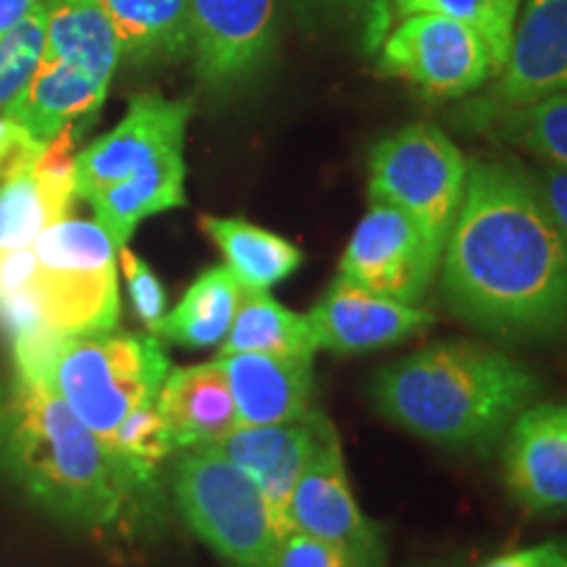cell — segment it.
<instances>
[{
  "instance_id": "obj_1",
  "label": "cell",
  "mask_w": 567,
  "mask_h": 567,
  "mask_svg": "<svg viewBox=\"0 0 567 567\" xmlns=\"http://www.w3.org/2000/svg\"><path fill=\"white\" fill-rule=\"evenodd\" d=\"M439 266L444 300L463 321L502 337L567 331V243L517 163L467 161Z\"/></svg>"
},
{
  "instance_id": "obj_2",
  "label": "cell",
  "mask_w": 567,
  "mask_h": 567,
  "mask_svg": "<svg viewBox=\"0 0 567 567\" xmlns=\"http://www.w3.org/2000/svg\"><path fill=\"white\" fill-rule=\"evenodd\" d=\"M0 467L48 513L84 530L126 526L151 492L51 389L17 373L6 396Z\"/></svg>"
},
{
  "instance_id": "obj_3",
  "label": "cell",
  "mask_w": 567,
  "mask_h": 567,
  "mask_svg": "<svg viewBox=\"0 0 567 567\" xmlns=\"http://www.w3.org/2000/svg\"><path fill=\"white\" fill-rule=\"evenodd\" d=\"M542 392L536 373L492 347L444 342L381 368L371 384L381 415L446 450H486Z\"/></svg>"
},
{
  "instance_id": "obj_4",
  "label": "cell",
  "mask_w": 567,
  "mask_h": 567,
  "mask_svg": "<svg viewBox=\"0 0 567 567\" xmlns=\"http://www.w3.org/2000/svg\"><path fill=\"white\" fill-rule=\"evenodd\" d=\"M168 371L155 334H61L17 352V373L45 384L103 442L134 410L153 405Z\"/></svg>"
},
{
  "instance_id": "obj_5",
  "label": "cell",
  "mask_w": 567,
  "mask_h": 567,
  "mask_svg": "<svg viewBox=\"0 0 567 567\" xmlns=\"http://www.w3.org/2000/svg\"><path fill=\"white\" fill-rule=\"evenodd\" d=\"M174 499L189 528L231 567H274L287 534L258 484L216 446L184 450Z\"/></svg>"
},
{
  "instance_id": "obj_6",
  "label": "cell",
  "mask_w": 567,
  "mask_h": 567,
  "mask_svg": "<svg viewBox=\"0 0 567 567\" xmlns=\"http://www.w3.org/2000/svg\"><path fill=\"white\" fill-rule=\"evenodd\" d=\"M34 297L63 337L103 334L118 321V247L101 224L61 218L32 243Z\"/></svg>"
},
{
  "instance_id": "obj_7",
  "label": "cell",
  "mask_w": 567,
  "mask_h": 567,
  "mask_svg": "<svg viewBox=\"0 0 567 567\" xmlns=\"http://www.w3.org/2000/svg\"><path fill=\"white\" fill-rule=\"evenodd\" d=\"M368 172L371 203L405 213L442 258L465 193L463 151L434 124H408L375 142Z\"/></svg>"
},
{
  "instance_id": "obj_8",
  "label": "cell",
  "mask_w": 567,
  "mask_h": 567,
  "mask_svg": "<svg viewBox=\"0 0 567 567\" xmlns=\"http://www.w3.org/2000/svg\"><path fill=\"white\" fill-rule=\"evenodd\" d=\"M379 48V69L431 97H463L499 76L488 42L465 21L421 11L394 19Z\"/></svg>"
},
{
  "instance_id": "obj_9",
  "label": "cell",
  "mask_w": 567,
  "mask_h": 567,
  "mask_svg": "<svg viewBox=\"0 0 567 567\" xmlns=\"http://www.w3.org/2000/svg\"><path fill=\"white\" fill-rule=\"evenodd\" d=\"M287 528L347 551L360 567L384 565L379 528L354 502L344 467L342 439L331 421L326 423L318 446L289 496Z\"/></svg>"
},
{
  "instance_id": "obj_10",
  "label": "cell",
  "mask_w": 567,
  "mask_h": 567,
  "mask_svg": "<svg viewBox=\"0 0 567 567\" xmlns=\"http://www.w3.org/2000/svg\"><path fill=\"white\" fill-rule=\"evenodd\" d=\"M279 0H189V55L205 90L252 80L276 45Z\"/></svg>"
},
{
  "instance_id": "obj_11",
  "label": "cell",
  "mask_w": 567,
  "mask_h": 567,
  "mask_svg": "<svg viewBox=\"0 0 567 567\" xmlns=\"http://www.w3.org/2000/svg\"><path fill=\"white\" fill-rule=\"evenodd\" d=\"M417 226L386 203H371L342 252L339 276L389 300L417 305L439 268Z\"/></svg>"
},
{
  "instance_id": "obj_12",
  "label": "cell",
  "mask_w": 567,
  "mask_h": 567,
  "mask_svg": "<svg viewBox=\"0 0 567 567\" xmlns=\"http://www.w3.org/2000/svg\"><path fill=\"white\" fill-rule=\"evenodd\" d=\"M189 116H193L189 101H168L158 92L134 95L122 122L76 153V197L92 200L97 193L130 179L163 155L184 151Z\"/></svg>"
},
{
  "instance_id": "obj_13",
  "label": "cell",
  "mask_w": 567,
  "mask_h": 567,
  "mask_svg": "<svg viewBox=\"0 0 567 567\" xmlns=\"http://www.w3.org/2000/svg\"><path fill=\"white\" fill-rule=\"evenodd\" d=\"M74 140L76 132H61L0 176V250L32 247L42 229L69 218L76 200Z\"/></svg>"
},
{
  "instance_id": "obj_14",
  "label": "cell",
  "mask_w": 567,
  "mask_h": 567,
  "mask_svg": "<svg viewBox=\"0 0 567 567\" xmlns=\"http://www.w3.org/2000/svg\"><path fill=\"white\" fill-rule=\"evenodd\" d=\"M505 484L530 515L567 513V402L528 405L507 429Z\"/></svg>"
},
{
  "instance_id": "obj_15",
  "label": "cell",
  "mask_w": 567,
  "mask_h": 567,
  "mask_svg": "<svg viewBox=\"0 0 567 567\" xmlns=\"http://www.w3.org/2000/svg\"><path fill=\"white\" fill-rule=\"evenodd\" d=\"M494 97L502 111L567 90V0H523Z\"/></svg>"
},
{
  "instance_id": "obj_16",
  "label": "cell",
  "mask_w": 567,
  "mask_h": 567,
  "mask_svg": "<svg viewBox=\"0 0 567 567\" xmlns=\"http://www.w3.org/2000/svg\"><path fill=\"white\" fill-rule=\"evenodd\" d=\"M308 321L313 326L318 350L352 354L405 342L431 326L434 316L417 305L368 292L339 276L313 305Z\"/></svg>"
},
{
  "instance_id": "obj_17",
  "label": "cell",
  "mask_w": 567,
  "mask_h": 567,
  "mask_svg": "<svg viewBox=\"0 0 567 567\" xmlns=\"http://www.w3.org/2000/svg\"><path fill=\"white\" fill-rule=\"evenodd\" d=\"M329 417L318 410H308L302 417L271 425H239L229 436L218 439L216 446L226 460L243 467L271 505L276 520L287 528V505L297 478L318 446Z\"/></svg>"
},
{
  "instance_id": "obj_18",
  "label": "cell",
  "mask_w": 567,
  "mask_h": 567,
  "mask_svg": "<svg viewBox=\"0 0 567 567\" xmlns=\"http://www.w3.org/2000/svg\"><path fill=\"white\" fill-rule=\"evenodd\" d=\"M239 425H271L302 417L313 396V354L221 352Z\"/></svg>"
},
{
  "instance_id": "obj_19",
  "label": "cell",
  "mask_w": 567,
  "mask_h": 567,
  "mask_svg": "<svg viewBox=\"0 0 567 567\" xmlns=\"http://www.w3.org/2000/svg\"><path fill=\"white\" fill-rule=\"evenodd\" d=\"M109 87L97 84L84 71L42 55L30 84L6 111L21 130L45 147L61 132H76L95 122Z\"/></svg>"
},
{
  "instance_id": "obj_20",
  "label": "cell",
  "mask_w": 567,
  "mask_h": 567,
  "mask_svg": "<svg viewBox=\"0 0 567 567\" xmlns=\"http://www.w3.org/2000/svg\"><path fill=\"white\" fill-rule=\"evenodd\" d=\"M155 408L176 450L216 444L239 429L234 396L216 360L168 371L155 396Z\"/></svg>"
},
{
  "instance_id": "obj_21",
  "label": "cell",
  "mask_w": 567,
  "mask_h": 567,
  "mask_svg": "<svg viewBox=\"0 0 567 567\" xmlns=\"http://www.w3.org/2000/svg\"><path fill=\"white\" fill-rule=\"evenodd\" d=\"M45 48L42 55L84 71L103 87H111L122 42L113 21L97 0H45Z\"/></svg>"
},
{
  "instance_id": "obj_22",
  "label": "cell",
  "mask_w": 567,
  "mask_h": 567,
  "mask_svg": "<svg viewBox=\"0 0 567 567\" xmlns=\"http://www.w3.org/2000/svg\"><path fill=\"white\" fill-rule=\"evenodd\" d=\"M184 176H187L184 151H176L163 155L130 179L103 189L87 203L95 213V221L111 234L113 245L122 250L145 218L187 205Z\"/></svg>"
},
{
  "instance_id": "obj_23",
  "label": "cell",
  "mask_w": 567,
  "mask_h": 567,
  "mask_svg": "<svg viewBox=\"0 0 567 567\" xmlns=\"http://www.w3.org/2000/svg\"><path fill=\"white\" fill-rule=\"evenodd\" d=\"M200 229L221 250L226 268L239 287L250 292H268L302 266L300 247L245 218L203 216Z\"/></svg>"
},
{
  "instance_id": "obj_24",
  "label": "cell",
  "mask_w": 567,
  "mask_h": 567,
  "mask_svg": "<svg viewBox=\"0 0 567 567\" xmlns=\"http://www.w3.org/2000/svg\"><path fill=\"white\" fill-rule=\"evenodd\" d=\"M134 66L189 55V0H97Z\"/></svg>"
},
{
  "instance_id": "obj_25",
  "label": "cell",
  "mask_w": 567,
  "mask_h": 567,
  "mask_svg": "<svg viewBox=\"0 0 567 567\" xmlns=\"http://www.w3.org/2000/svg\"><path fill=\"white\" fill-rule=\"evenodd\" d=\"M243 287L226 266H213L197 276L184 292L179 305L161 318L151 334L166 342L205 350V347L224 344L229 334L234 316H237Z\"/></svg>"
},
{
  "instance_id": "obj_26",
  "label": "cell",
  "mask_w": 567,
  "mask_h": 567,
  "mask_svg": "<svg viewBox=\"0 0 567 567\" xmlns=\"http://www.w3.org/2000/svg\"><path fill=\"white\" fill-rule=\"evenodd\" d=\"M318 342L308 313L300 316L284 308L268 292L243 289L237 316L221 352H264V354H316Z\"/></svg>"
},
{
  "instance_id": "obj_27",
  "label": "cell",
  "mask_w": 567,
  "mask_h": 567,
  "mask_svg": "<svg viewBox=\"0 0 567 567\" xmlns=\"http://www.w3.org/2000/svg\"><path fill=\"white\" fill-rule=\"evenodd\" d=\"M0 329L9 334L13 347L59 334L45 323L34 297L32 247L0 250Z\"/></svg>"
},
{
  "instance_id": "obj_28",
  "label": "cell",
  "mask_w": 567,
  "mask_h": 567,
  "mask_svg": "<svg viewBox=\"0 0 567 567\" xmlns=\"http://www.w3.org/2000/svg\"><path fill=\"white\" fill-rule=\"evenodd\" d=\"M520 6L523 0H392V17L400 19L408 13L434 11L465 21L488 42V51L502 74Z\"/></svg>"
},
{
  "instance_id": "obj_29",
  "label": "cell",
  "mask_w": 567,
  "mask_h": 567,
  "mask_svg": "<svg viewBox=\"0 0 567 567\" xmlns=\"http://www.w3.org/2000/svg\"><path fill=\"white\" fill-rule=\"evenodd\" d=\"M105 444H109L113 455L130 467L132 476L147 488L155 486L158 465L172 455V452H176L172 434H168L155 402L153 405L134 410V413L113 431V436Z\"/></svg>"
},
{
  "instance_id": "obj_30",
  "label": "cell",
  "mask_w": 567,
  "mask_h": 567,
  "mask_svg": "<svg viewBox=\"0 0 567 567\" xmlns=\"http://www.w3.org/2000/svg\"><path fill=\"white\" fill-rule=\"evenodd\" d=\"M507 137L538 155L542 161L567 168V90L526 109L505 111Z\"/></svg>"
},
{
  "instance_id": "obj_31",
  "label": "cell",
  "mask_w": 567,
  "mask_h": 567,
  "mask_svg": "<svg viewBox=\"0 0 567 567\" xmlns=\"http://www.w3.org/2000/svg\"><path fill=\"white\" fill-rule=\"evenodd\" d=\"M45 0L19 21L13 30L0 40V116L17 103V97L30 84L34 69L45 48Z\"/></svg>"
},
{
  "instance_id": "obj_32",
  "label": "cell",
  "mask_w": 567,
  "mask_h": 567,
  "mask_svg": "<svg viewBox=\"0 0 567 567\" xmlns=\"http://www.w3.org/2000/svg\"><path fill=\"white\" fill-rule=\"evenodd\" d=\"M118 260H122V271L126 279V289H130L134 316L153 331L161 323V318L166 316V289H163L158 274L137 252H132L130 247L118 250Z\"/></svg>"
},
{
  "instance_id": "obj_33",
  "label": "cell",
  "mask_w": 567,
  "mask_h": 567,
  "mask_svg": "<svg viewBox=\"0 0 567 567\" xmlns=\"http://www.w3.org/2000/svg\"><path fill=\"white\" fill-rule=\"evenodd\" d=\"M274 567H360L347 551L308 534L289 530L281 538Z\"/></svg>"
},
{
  "instance_id": "obj_34",
  "label": "cell",
  "mask_w": 567,
  "mask_h": 567,
  "mask_svg": "<svg viewBox=\"0 0 567 567\" xmlns=\"http://www.w3.org/2000/svg\"><path fill=\"white\" fill-rule=\"evenodd\" d=\"M334 6L344 17H350L360 27V40H363L365 53H379L389 27H392V0H323Z\"/></svg>"
},
{
  "instance_id": "obj_35",
  "label": "cell",
  "mask_w": 567,
  "mask_h": 567,
  "mask_svg": "<svg viewBox=\"0 0 567 567\" xmlns=\"http://www.w3.org/2000/svg\"><path fill=\"white\" fill-rule=\"evenodd\" d=\"M530 179H534L538 195H542L544 205L549 208L567 243V168L542 161L536 172H530Z\"/></svg>"
},
{
  "instance_id": "obj_36",
  "label": "cell",
  "mask_w": 567,
  "mask_h": 567,
  "mask_svg": "<svg viewBox=\"0 0 567 567\" xmlns=\"http://www.w3.org/2000/svg\"><path fill=\"white\" fill-rule=\"evenodd\" d=\"M40 151L42 145H38L13 118L6 116V113L0 116V176L9 174L19 161L38 155Z\"/></svg>"
},
{
  "instance_id": "obj_37",
  "label": "cell",
  "mask_w": 567,
  "mask_h": 567,
  "mask_svg": "<svg viewBox=\"0 0 567 567\" xmlns=\"http://www.w3.org/2000/svg\"><path fill=\"white\" fill-rule=\"evenodd\" d=\"M551 547H555V544H538V547L507 551V555L494 557L492 563H486L481 567H542L544 559L549 557Z\"/></svg>"
},
{
  "instance_id": "obj_38",
  "label": "cell",
  "mask_w": 567,
  "mask_h": 567,
  "mask_svg": "<svg viewBox=\"0 0 567 567\" xmlns=\"http://www.w3.org/2000/svg\"><path fill=\"white\" fill-rule=\"evenodd\" d=\"M40 0H0V40L9 34Z\"/></svg>"
},
{
  "instance_id": "obj_39",
  "label": "cell",
  "mask_w": 567,
  "mask_h": 567,
  "mask_svg": "<svg viewBox=\"0 0 567 567\" xmlns=\"http://www.w3.org/2000/svg\"><path fill=\"white\" fill-rule=\"evenodd\" d=\"M542 567H567V549L563 544H555V547H551L549 557L544 559Z\"/></svg>"
},
{
  "instance_id": "obj_40",
  "label": "cell",
  "mask_w": 567,
  "mask_h": 567,
  "mask_svg": "<svg viewBox=\"0 0 567 567\" xmlns=\"http://www.w3.org/2000/svg\"><path fill=\"white\" fill-rule=\"evenodd\" d=\"M6 396H9V386L0 384V436H3V423H6Z\"/></svg>"
}]
</instances>
